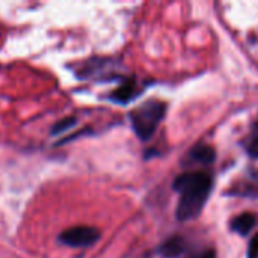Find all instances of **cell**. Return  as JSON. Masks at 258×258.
I'll return each instance as SVG.
<instances>
[{
    "label": "cell",
    "mask_w": 258,
    "mask_h": 258,
    "mask_svg": "<svg viewBox=\"0 0 258 258\" xmlns=\"http://www.w3.org/2000/svg\"><path fill=\"white\" fill-rule=\"evenodd\" d=\"M100 231L94 227H73L59 234V242L71 248H86L100 239Z\"/></svg>",
    "instance_id": "3957f363"
},
{
    "label": "cell",
    "mask_w": 258,
    "mask_h": 258,
    "mask_svg": "<svg viewBox=\"0 0 258 258\" xmlns=\"http://www.w3.org/2000/svg\"><path fill=\"white\" fill-rule=\"evenodd\" d=\"M190 258H216V252H215L213 249H204V251H201V252L192 255Z\"/></svg>",
    "instance_id": "7c38bea8"
},
{
    "label": "cell",
    "mask_w": 258,
    "mask_h": 258,
    "mask_svg": "<svg viewBox=\"0 0 258 258\" xmlns=\"http://www.w3.org/2000/svg\"><path fill=\"white\" fill-rule=\"evenodd\" d=\"M215 157H216L215 150L210 145H204V144L195 145L187 154L189 162L200 163V165H210L215 162Z\"/></svg>",
    "instance_id": "8992f818"
},
{
    "label": "cell",
    "mask_w": 258,
    "mask_h": 258,
    "mask_svg": "<svg viewBox=\"0 0 258 258\" xmlns=\"http://www.w3.org/2000/svg\"><path fill=\"white\" fill-rule=\"evenodd\" d=\"M139 94L138 89V83L135 79H125L122 82V85H119L112 94H110V100L119 104H127L130 103L136 95Z\"/></svg>",
    "instance_id": "5b68a950"
},
{
    "label": "cell",
    "mask_w": 258,
    "mask_h": 258,
    "mask_svg": "<svg viewBox=\"0 0 258 258\" xmlns=\"http://www.w3.org/2000/svg\"><path fill=\"white\" fill-rule=\"evenodd\" d=\"M186 249V242L181 236H172L165 240L160 246V252L165 258L180 257Z\"/></svg>",
    "instance_id": "52a82bcc"
},
{
    "label": "cell",
    "mask_w": 258,
    "mask_h": 258,
    "mask_svg": "<svg viewBox=\"0 0 258 258\" xmlns=\"http://www.w3.org/2000/svg\"><path fill=\"white\" fill-rule=\"evenodd\" d=\"M254 225H255V216L252 213H242V215H239L237 218L233 219L231 230L242 234V236H245L254 228Z\"/></svg>",
    "instance_id": "ba28073f"
},
{
    "label": "cell",
    "mask_w": 258,
    "mask_h": 258,
    "mask_svg": "<svg viewBox=\"0 0 258 258\" xmlns=\"http://www.w3.org/2000/svg\"><path fill=\"white\" fill-rule=\"evenodd\" d=\"M113 62L110 59H91L85 63V67L79 71L80 79H95V77H113L112 71Z\"/></svg>",
    "instance_id": "277c9868"
},
{
    "label": "cell",
    "mask_w": 258,
    "mask_h": 258,
    "mask_svg": "<svg viewBox=\"0 0 258 258\" xmlns=\"http://www.w3.org/2000/svg\"><path fill=\"white\" fill-rule=\"evenodd\" d=\"M248 258H258V234L254 236V239L249 243L248 248Z\"/></svg>",
    "instance_id": "8fae6325"
},
{
    "label": "cell",
    "mask_w": 258,
    "mask_h": 258,
    "mask_svg": "<svg viewBox=\"0 0 258 258\" xmlns=\"http://www.w3.org/2000/svg\"><path fill=\"white\" fill-rule=\"evenodd\" d=\"M245 148L251 157L258 159V122H255L252 130L249 132V135L245 141Z\"/></svg>",
    "instance_id": "9c48e42d"
},
{
    "label": "cell",
    "mask_w": 258,
    "mask_h": 258,
    "mask_svg": "<svg viewBox=\"0 0 258 258\" xmlns=\"http://www.w3.org/2000/svg\"><path fill=\"white\" fill-rule=\"evenodd\" d=\"M174 189L180 194L177 219L180 222L198 218L210 197L213 181L207 172H184L174 180Z\"/></svg>",
    "instance_id": "6da1fadb"
},
{
    "label": "cell",
    "mask_w": 258,
    "mask_h": 258,
    "mask_svg": "<svg viewBox=\"0 0 258 258\" xmlns=\"http://www.w3.org/2000/svg\"><path fill=\"white\" fill-rule=\"evenodd\" d=\"M166 104L160 100H148L130 112V122L139 139L148 141L165 118Z\"/></svg>",
    "instance_id": "7a4b0ae2"
},
{
    "label": "cell",
    "mask_w": 258,
    "mask_h": 258,
    "mask_svg": "<svg viewBox=\"0 0 258 258\" xmlns=\"http://www.w3.org/2000/svg\"><path fill=\"white\" fill-rule=\"evenodd\" d=\"M76 122H77V119H76L74 116H67V118H63V119L57 121V122L51 127V135L56 136V135L65 133L67 130H70L71 127H74Z\"/></svg>",
    "instance_id": "30bf717a"
}]
</instances>
